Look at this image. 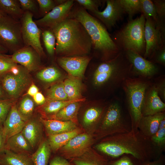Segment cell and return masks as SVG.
<instances>
[{"label": "cell", "mask_w": 165, "mask_h": 165, "mask_svg": "<svg viewBox=\"0 0 165 165\" xmlns=\"http://www.w3.org/2000/svg\"><path fill=\"white\" fill-rule=\"evenodd\" d=\"M42 123L35 119L27 122L21 133L31 148L35 147L40 141L42 136Z\"/></svg>", "instance_id": "obj_20"}, {"label": "cell", "mask_w": 165, "mask_h": 165, "mask_svg": "<svg viewBox=\"0 0 165 165\" xmlns=\"http://www.w3.org/2000/svg\"><path fill=\"white\" fill-rule=\"evenodd\" d=\"M49 165H71V164L64 158L60 156H56L51 161Z\"/></svg>", "instance_id": "obj_49"}, {"label": "cell", "mask_w": 165, "mask_h": 165, "mask_svg": "<svg viewBox=\"0 0 165 165\" xmlns=\"http://www.w3.org/2000/svg\"><path fill=\"white\" fill-rule=\"evenodd\" d=\"M90 60L87 56L61 57L57 59L59 65L70 76L81 79Z\"/></svg>", "instance_id": "obj_15"}, {"label": "cell", "mask_w": 165, "mask_h": 165, "mask_svg": "<svg viewBox=\"0 0 165 165\" xmlns=\"http://www.w3.org/2000/svg\"><path fill=\"white\" fill-rule=\"evenodd\" d=\"M152 1L154 5L158 18L160 20L164 22L165 16V1L154 0Z\"/></svg>", "instance_id": "obj_45"}, {"label": "cell", "mask_w": 165, "mask_h": 165, "mask_svg": "<svg viewBox=\"0 0 165 165\" xmlns=\"http://www.w3.org/2000/svg\"><path fill=\"white\" fill-rule=\"evenodd\" d=\"M34 108L33 101L29 97L26 96L21 100L17 109L21 117L26 122L31 119Z\"/></svg>", "instance_id": "obj_33"}, {"label": "cell", "mask_w": 165, "mask_h": 165, "mask_svg": "<svg viewBox=\"0 0 165 165\" xmlns=\"http://www.w3.org/2000/svg\"><path fill=\"white\" fill-rule=\"evenodd\" d=\"M165 104L159 96L154 83L147 89L143 102L142 116L153 115L165 111Z\"/></svg>", "instance_id": "obj_17"}, {"label": "cell", "mask_w": 165, "mask_h": 165, "mask_svg": "<svg viewBox=\"0 0 165 165\" xmlns=\"http://www.w3.org/2000/svg\"><path fill=\"white\" fill-rule=\"evenodd\" d=\"M69 16L75 19L83 25L95 50L105 56L109 57L111 59L120 52L104 25L83 7L74 9L71 11Z\"/></svg>", "instance_id": "obj_3"}, {"label": "cell", "mask_w": 165, "mask_h": 165, "mask_svg": "<svg viewBox=\"0 0 165 165\" xmlns=\"http://www.w3.org/2000/svg\"><path fill=\"white\" fill-rule=\"evenodd\" d=\"M1 165H33L31 156L5 149L0 153Z\"/></svg>", "instance_id": "obj_22"}, {"label": "cell", "mask_w": 165, "mask_h": 165, "mask_svg": "<svg viewBox=\"0 0 165 165\" xmlns=\"http://www.w3.org/2000/svg\"><path fill=\"white\" fill-rule=\"evenodd\" d=\"M51 150L48 141H42L36 151L31 156L33 165H47Z\"/></svg>", "instance_id": "obj_29"}, {"label": "cell", "mask_w": 165, "mask_h": 165, "mask_svg": "<svg viewBox=\"0 0 165 165\" xmlns=\"http://www.w3.org/2000/svg\"><path fill=\"white\" fill-rule=\"evenodd\" d=\"M152 83L146 79L130 77L122 85L131 119V129H138L139 122L143 116L141 109L146 92Z\"/></svg>", "instance_id": "obj_5"}, {"label": "cell", "mask_w": 165, "mask_h": 165, "mask_svg": "<svg viewBox=\"0 0 165 165\" xmlns=\"http://www.w3.org/2000/svg\"><path fill=\"white\" fill-rule=\"evenodd\" d=\"M0 165H1V164H0Z\"/></svg>", "instance_id": "obj_58"}, {"label": "cell", "mask_w": 165, "mask_h": 165, "mask_svg": "<svg viewBox=\"0 0 165 165\" xmlns=\"http://www.w3.org/2000/svg\"><path fill=\"white\" fill-rule=\"evenodd\" d=\"M140 12L145 19L151 18L157 23H164L157 16L154 5L152 0H140Z\"/></svg>", "instance_id": "obj_32"}, {"label": "cell", "mask_w": 165, "mask_h": 165, "mask_svg": "<svg viewBox=\"0 0 165 165\" xmlns=\"http://www.w3.org/2000/svg\"><path fill=\"white\" fill-rule=\"evenodd\" d=\"M98 151L113 159L124 154L132 155L142 162L156 160L160 156L150 138L138 129L111 136L95 146Z\"/></svg>", "instance_id": "obj_1"}, {"label": "cell", "mask_w": 165, "mask_h": 165, "mask_svg": "<svg viewBox=\"0 0 165 165\" xmlns=\"http://www.w3.org/2000/svg\"><path fill=\"white\" fill-rule=\"evenodd\" d=\"M56 38L55 52L61 57L85 56L92 48L91 39L79 21L69 17L50 29Z\"/></svg>", "instance_id": "obj_2"}, {"label": "cell", "mask_w": 165, "mask_h": 165, "mask_svg": "<svg viewBox=\"0 0 165 165\" xmlns=\"http://www.w3.org/2000/svg\"><path fill=\"white\" fill-rule=\"evenodd\" d=\"M164 117L165 111L143 116L139 122L138 129L144 136L149 138L159 130L160 122Z\"/></svg>", "instance_id": "obj_19"}, {"label": "cell", "mask_w": 165, "mask_h": 165, "mask_svg": "<svg viewBox=\"0 0 165 165\" xmlns=\"http://www.w3.org/2000/svg\"><path fill=\"white\" fill-rule=\"evenodd\" d=\"M75 1L86 10L87 9L91 12L99 10V7L103 2V1L99 0H76Z\"/></svg>", "instance_id": "obj_43"}, {"label": "cell", "mask_w": 165, "mask_h": 165, "mask_svg": "<svg viewBox=\"0 0 165 165\" xmlns=\"http://www.w3.org/2000/svg\"><path fill=\"white\" fill-rule=\"evenodd\" d=\"M65 0H54L57 6L62 4L67 1Z\"/></svg>", "instance_id": "obj_56"}, {"label": "cell", "mask_w": 165, "mask_h": 165, "mask_svg": "<svg viewBox=\"0 0 165 165\" xmlns=\"http://www.w3.org/2000/svg\"><path fill=\"white\" fill-rule=\"evenodd\" d=\"M143 15L129 20L118 31L112 39L120 51L133 50L142 57L145 52V27Z\"/></svg>", "instance_id": "obj_4"}, {"label": "cell", "mask_w": 165, "mask_h": 165, "mask_svg": "<svg viewBox=\"0 0 165 165\" xmlns=\"http://www.w3.org/2000/svg\"><path fill=\"white\" fill-rule=\"evenodd\" d=\"M125 13L128 15L129 20L133 19L134 16L140 12V0H119Z\"/></svg>", "instance_id": "obj_35"}, {"label": "cell", "mask_w": 165, "mask_h": 165, "mask_svg": "<svg viewBox=\"0 0 165 165\" xmlns=\"http://www.w3.org/2000/svg\"><path fill=\"white\" fill-rule=\"evenodd\" d=\"M8 51L0 44V54H6Z\"/></svg>", "instance_id": "obj_55"}, {"label": "cell", "mask_w": 165, "mask_h": 165, "mask_svg": "<svg viewBox=\"0 0 165 165\" xmlns=\"http://www.w3.org/2000/svg\"><path fill=\"white\" fill-rule=\"evenodd\" d=\"M21 7L24 12L28 11L33 15L39 13L38 7L36 0H18Z\"/></svg>", "instance_id": "obj_42"}, {"label": "cell", "mask_w": 165, "mask_h": 165, "mask_svg": "<svg viewBox=\"0 0 165 165\" xmlns=\"http://www.w3.org/2000/svg\"><path fill=\"white\" fill-rule=\"evenodd\" d=\"M105 108L101 106L91 107L85 112L83 117L84 125L86 126L98 122L102 117Z\"/></svg>", "instance_id": "obj_30"}, {"label": "cell", "mask_w": 165, "mask_h": 165, "mask_svg": "<svg viewBox=\"0 0 165 165\" xmlns=\"http://www.w3.org/2000/svg\"><path fill=\"white\" fill-rule=\"evenodd\" d=\"M85 100L83 98L75 100L61 101L46 99L40 109L41 112L46 117L53 115L61 109L69 104L76 102H83Z\"/></svg>", "instance_id": "obj_27"}, {"label": "cell", "mask_w": 165, "mask_h": 165, "mask_svg": "<svg viewBox=\"0 0 165 165\" xmlns=\"http://www.w3.org/2000/svg\"><path fill=\"white\" fill-rule=\"evenodd\" d=\"M157 93L163 101L165 100V79L164 76L157 78L154 83Z\"/></svg>", "instance_id": "obj_44"}, {"label": "cell", "mask_w": 165, "mask_h": 165, "mask_svg": "<svg viewBox=\"0 0 165 165\" xmlns=\"http://www.w3.org/2000/svg\"><path fill=\"white\" fill-rule=\"evenodd\" d=\"M7 96H8L0 85V100L8 99L7 97Z\"/></svg>", "instance_id": "obj_53"}, {"label": "cell", "mask_w": 165, "mask_h": 165, "mask_svg": "<svg viewBox=\"0 0 165 165\" xmlns=\"http://www.w3.org/2000/svg\"><path fill=\"white\" fill-rule=\"evenodd\" d=\"M0 44L13 53L24 46L20 20L7 15L0 18Z\"/></svg>", "instance_id": "obj_7"}, {"label": "cell", "mask_w": 165, "mask_h": 165, "mask_svg": "<svg viewBox=\"0 0 165 165\" xmlns=\"http://www.w3.org/2000/svg\"><path fill=\"white\" fill-rule=\"evenodd\" d=\"M33 16L29 11L24 12L20 20L22 36L24 45L33 48L41 57L44 55L40 40L41 31L33 20Z\"/></svg>", "instance_id": "obj_9"}, {"label": "cell", "mask_w": 165, "mask_h": 165, "mask_svg": "<svg viewBox=\"0 0 165 165\" xmlns=\"http://www.w3.org/2000/svg\"><path fill=\"white\" fill-rule=\"evenodd\" d=\"M45 46L47 52L50 55H53L55 50L56 38L53 31L50 29L46 30L42 33Z\"/></svg>", "instance_id": "obj_37"}, {"label": "cell", "mask_w": 165, "mask_h": 165, "mask_svg": "<svg viewBox=\"0 0 165 165\" xmlns=\"http://www.w3.org/2000/svg\"><path fill=\"white\" fill-rule=\"evenodd\" d=\"M34 101L38 105H42L46 102V99L41 92H38L33 97Z\"/></svg>", "instance_id": "obj_50"}, {"label": "cell", "mask_w": 165, "mask_h": 165, "mask_svg": "<svg viewBox=\"0 0 165 165\" xmlns=\"http://www.w3.org/2000/svg\"><path fill=\"white\" fill-rule=\"evenodd\" d=\"M31 148L21 132L11 137L6 141L5 148L15 152L29 155Z\"/></svg>", "instance_id": "obj_23"}, {"label": "cell", "mask_w": 165, "mask_h": 165, "mask_svg": "<svg viewBox=\"0 0 165 165\" xmlns=\"http://www.w3.org/2000/svg\"><path fill=\"white\" fill-rule=\"evenodd\" d=\"M107 162L106 160L100 155L90 162L79 160H74L75 165H105Z\"/></svg>", "instance_id": "obj_46"}, {"label": "cell", "mask_w": 165, "mask_h": 165, "mask_svg": "<svg viewBox=\"0 0 165 165\" xmlns=\"http://www.w3.org/2000/svg\"><path fill=\"white\" fill-rule=\"evenodd\" d=\"M74 1L67 0L63 4L56 6L47 14L35 22L41 27L52 28L69 17Z\"/></svg>", "instance_id": "obj_12"}, {"label": "cell", "mask_w": 165, "mask_h": 165, "mask_svg": "<svg viewBox=\"0 0 165 165\" xmlns=\"http://www.w3.org/2000/svg\"><path fill=\"white\" fill-rule=\"evenodd\" d=\"M13 103V101L11 99L0 100V125L2 126Z\"/></svg>", "instance_id": "obj_40"}, {"label": "cell", "mask_w": 165, "mask_h": 165, "mask_svg": "<svg viewBox=\"0 0 165 165\" xmlns=\"http://www.w3.org/2000/svg\"><path fill=\"white\" fill-rule=\"evenodd\" d=\"M40 56L36 51L30 46H24L11 56L13 61L19 63L28 71H32L40 67Z\"/></svg>", "instance_id": "obj_16"}, {"label": "cell", "mask_w": 165, "mask_h": 165, "mask_svg": "<svg viewBox=\"0 0 165 165\" xmlns=\"http://www.w3.org/2000/svg\"><path fill=\"white\" fill-rule=\"evenodd\" d=\"M145 48L143 57L151 59L155 53L165 46L163 24L156 23L151 18L146 19L145 27Z\"/></svg>", "instance_id": "obj_8"}, {"label": "cell", "mask_w": 165, "mask_h": 165, "mask_svg": "<svg viewBox=\"0 0 165 165\" xmlns=\"http://www.w3.org/2000/svg\"><path fill=\"white\" fill-rule=\"evenodd\" d=\"M47 99L57 101L68 100L65 92L63 81L57 82L52 85L46 93Z\"/></svg>", "instance_id": "obj_34"}, {"label": "cell", "mask_w": 165, "mask_h": 165, "mask_svg": "<svg viewBox=\"0 0 165 165\" xmlns=\"http://www.w3.org/2000/svg\"><path fill=\"white\" fill-rule=\"evenodd\" d=\"M39 13L43 17L51 11L57 6L54 0H37Z\"/></svg>", "instance_id": "obj_41"}, {"label": "cell", "mask_w": 165, "mask_h": 165, "mask_svg": "<svg viewBox=\"0 0 165 165\" xmlns=\"http://www.w3.org/2000/svg\"><path fill=\"white\" fill-rule=\"evenodd\" d=\"M63 83L68 100L83 98L82 95V86L80 79L70 76L63 81Z\"/></svg>", "instance_id": "obj_25"}, {"label": "cell", "mask_w": 165, "mask_h": 165, "mask_svg": "<svg viewBox=\"0 0 165 165\" xmlns=\"http://www.w3.org/2000/svg\"><path fill=\"white\" fill-rule=\"evenodd\" d=\"M99 128L101 137L111 136L130 131L123 117L120 102L117 99L111 103L105 111Z\"/></svg>", "instance_id": "obj_6"}, {"label": "cell", "mask_w": 165, "mask_h": 165, "mask_svg": "<svg viewBox=\"0 0 165 165\" xmlns=\"http://www.w3.org/2000/svg\"><path fill=\"white\" fill-rule=\"evenodd\" d=\"M131 66V75L149 79L158 72L159 68L154 62L145 58L133 50L124 52Z\"/></svg>", "instance_id": "obj_11"}, {"label": "cell", "mask_w": 165, "mask_h": 165, "mask_svg": "<svg viewBox=\"0 0 165 165\" xmlns=\"http://www.w3.org/2000/svg\"><path fill=\"white\" fill-rule=\"evenodd\" d=\"M40 121L48 135L70 131L77 128L76 123L72 121H63L42 118H40Z\"/></svg>", "instance_id": "obj_21"}, {"label": "cell", "mask_w": 165, "mask_h": 165, "mask_svg": "<svg viewBox=\"0 0 165 165\" xmlns=\"http://www.w3.org/2000/svg\"><path fill=\"white\" fill-rule=\"evenodd\" d=\"M81 102L72 103L65 106L55 114L47 117L46 119L63 121H72L76 123Z\"/></svg>", "instance_id": "obj_24"}, {"label": "cell", "mask_w": 165, "mask_h": 165, "mask_svg": "<svg viewBox=\"0 0 165 165\" xmlns=\"http://www.w3.org/2000/svg\"><path fill=\"white\" fill-rule=\"evenodd\" d=\"M6 15L0 9V18Z\"/></svg>", "instance_id": "obj_57"}, {"label": "cell", "mask_w": 165, "mask_h": 165, "mask_svg": "<svg viewBox=\"0 0 165 165\" xmlns=\"http://www.w3.org/2000/svg\"><path fill=\"white\" fill-rule=\"evenodd\" d=\"M81 132V129L77 128L70 131L48 135V141L51 149L53 151H57Z\"/></svg>", "instance_id": "obj_26"}, {"label": "cell", "mask_w": 165, "mask_h": 165, "mask_svg": "<svg viewBox=\"0 0 165 165\" xmlns=\"http://www.w3.org/2000/svg\"><path fill=\"white\" fill-rule=\"evenodd\" d=\"M92 141L91 135L81 133L73 138L61 148V152L66 157H77L82 155L87 150Z\"/></svg>", "instance_id": "obj_14"}, {"label": "cell", "mask_w": 165, "mask_h": 165, "mask_svg": "<svg viewBox=\"0 0 165 165\" xmlns=\"http://www.w3.org/2000/svg\"><path fill=\"white\" fill-rule=\"evenodd\" d=\"M16 65V63L13 61L11 56L0 54V82L3 76L10 72Z\"/></svg>", "instance_id": "obj_39"}, {"label": "cell", "mask_w": 165, "mask_h": 165, "mask_svg": "<svg viewBox=\"0 0 165 165\" xmlns=\"http://www.w3.org/2000/svg\"><path fill=\"white\" fill-rule=\"evenodd\" d=\"M164 128H165V117L160 120L159 124V129Z\"/></svg>", "instance_id": "obj_54"}, {"label": "cell", "mask_w": 165, "mask_h": 165, "mask_svg": "<svg viewBox=\"0 0 165 165\" xmlns=\"http://www.w3.org/2000/svg\"><path fill=\"white\" fill-rule=\"evenodd\" d=\"M154 61L163 66L165 65V46L158 50L151 58Z\"/></svg>", "instance_id": "obj_47"}, {"label": "cell", "mask_w": 165, "mask_h": 165, "mask_svg": "<svg viewBox=\"0 0 165 165\" xmlns=\"http://www.w3.org/2000/svg\"><path fill=\"white\" fill-rule=\"evenodd\" d=\"M0 9L5 14L20 20L24 11L18 0H0Z\"/></svg>", "instance_id": "obj_28"}, {"label": "cell", "mask_w": 165, "mask_h": 165, "mask_svg": "<svg viewBox=\"0 0 165 165\" xmlns=\"http://www.w3.org/2000/svg\"><path fill=\"white\" fill-rule=\"evenodd\" d=\"M106 2V6L103 11H96L91 13L107 28L110 29L122 18L125 13L119 0H107Z\"/></svg>", "instance_id": "obj_13"}, {"label": "cell", "mask_w": 165, "mask_h": 165, "mask_svg": "<svg viewBox=\"0 0 165 165\" xmlns=\"http://www.w3.org/2000/svg\"><path fill=\"white\" fill-rule=\"evenodd\" d=\"M142 162L132 155L124 154L107 162L105 165H142Z\"/></svg>", "instance_id": "obj_36"}, {"label": "cell", "mask_w": 165, "mask_h": 165, "mask_svg": "<svg viewBox=\"0 0 165 165\" xmlns=\"http://www.w3.org/2000/svg\"><path fill=\"white\" fill-rule=\"evenodd\" d=\"M37 86L34 83L30 86L27 91V94L30 96L33 97L38 92Z\"/></svg>", "instance_id": "obj_52"}, {"label": "cell", "mask_w": 165, "mask_h": 165, "mask_svg": "<svg viewBox=\"0 0 165 165\" xmlns=\"http://www.w3.org/2000/svg\"><path fill=\"white\" fill-rule=\"evenodd\" d=\"M61 73L56 67L50 66L39 71L36 74L37 78L41 81L48 83L56 81L60 78Z\"/></svg>", "instance_id": "obj_31"}, {"label": "cell", "mask_w": 165, "mask_h": 165, "mask_svg": "<svg viewBox=\"0 0 165 165\" xmlns=\"http://www.w3.org/2000/svg\"><path fill=\"white\" fill-rule=\"evenodd\" d=\"M165 157L161 154L157 159L152 160H147L142 162V165H165Z\"/></svg>", "instance_id": "obj_48"}, {"label": "cell", "mask_w": 165, "mask_h": 165, "mask_svg": "<svg viewBox=\"0 0 165 165\" xmlns=\"http://www.w3.org/2000/svg\"><path fill=\"white\" fill-rule=\"evenodd\" d=\"M28 70L20 66V70L16 74L9 72L4 76L0 85L9 97L16 98L20 95L29 84L30 80Z\"/></svg>", "instance_id": "obj_10"}, {"label": "cell", "mask_w": 165, "mask_h": 165, "mask_svg": "<svg viewBox=\"0 0 165 165\" xmlns=\"http://www.w3.org/2000/svg\"><path fill=\"white\" fill-rule=\"evenodd\" d=\"M26 122L20 115L16 105H13L2 126L6 141L11 137L21 132Z\"/></svg>", "instance_id": "obj_18"}, {"label": "cell", "mask_w": 165, "mask_h": 165, "mask_svg": "<svg viewBox=\"0 0 165 165\" xmlns=\"http://www.w3.org/2000/svg\"><path fill=\"white\" fill-rule=\"evenodd\" d=\"M149 138L159 153L162 154L165 150V128L159 129Z\"/></svg>", "instance_id": "obj_38"}, {"label": "cell", "mask_w": 165, "mask_h": 165, "mask_svg": "<svg viewBox=\"0 0 165 165\" xmlns=\"http://www.w3.org/2000/svg\"><path fill=\"white\" fill-rule=\"evenodd\" d=\"M6 140L3 132L2 126L0 125V153L5 149Z\"/></svg>", "instance_id": "obj_51"}]
</instances>
